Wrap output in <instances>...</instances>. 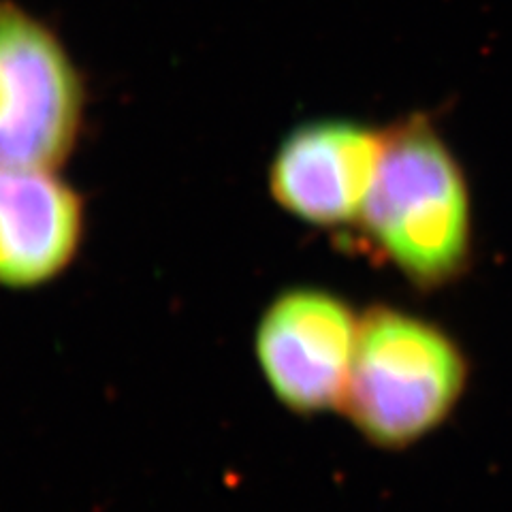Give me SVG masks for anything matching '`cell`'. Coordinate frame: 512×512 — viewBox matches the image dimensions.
Here are the masks:
<instances>
[{
    "label": "cell",
    "instance_id": "cell-1",
    "mask_svg": "<svg viewBox=\"0 0 512 512\" xmlns=\"http://www.w3.org/2000/svg\"><path fill=\"white\" fill-rule=\"evenodd\" d=\"M361 220L412 280L438 284L459 274L470 252V197L453 152L427 120L384 135Z\"/></svg>",
    "mask_w": 512,
    "mask_h": 512
},
{
    "label": "cell",
    "instance_id": "cell-2",
    "mask_svg": "<svg viewBox=\"0 0 512 512\" xmlns=\"http://www.w3.org/2000/svg\"><path fill=\"white\" fill-rule=\"evenodd\" d=\"M466 380L459 348L434 325L395 310H374L359 325L344 402L378 444L414 442L457 402Z\"/></svg>",
    "mask_w": 512,
    "mask_h": 512
},
{
    "label": "cell",
    "instance_id": "cell-3",
    "mask_svg": "<svg viewBox=\"0 0 512 512\" xmlns=\"http://www.w3.org/2000/svg\"><path fill=\"white\" fill-rule=\"evenodd\" d=\"M82 84L60 41L0 3V169H56L82 124Z\"/></svg>",
    "mask_w": 512,
    "mask_h": 512
},
{
    "label": "cell",
    "instance_id": "cell-4",
    "mask_svg": "<svg viewBox=\"0 0 512 512\" xmlns=\"http://www.w3.org/2000/svg\"><path fill=\"white\" fill-rule=\"evenodd\" d=\"M359 327L346 303L323 291L276 299L256 335L259 361L286 406L327 410L344 399Z\"/></svg>",
    "mask_w": 512,
    "mask_h": 512
},
{
    "label": "cell",
    "instance_id": "cell-5",
    "mask_svg": "<svg viewBox=\"0 0 512 512\" xmlns=\"http://www.w3.org/2000/svg\"><path fill=\"white\" fill-rule=\"evenodd\" d=\"M382 148L384 135L355 122L303 124L271 165L274 199L293 216L323 227L361 218Z\"/></svg>",
    "mask_w": 512,
    "mask_h": 512
},
{
    "label": "cell",
    "instance_id": "cell-6",
    "mask_svg": "<svg viewBox=\"0 0 512 512\" xmlns=\"http://www.w3.org/2000/svg\"><path fill=\"white\" fill-rule=\"evenodd\" d=\"M82 203L52 171L0 169V282L35 286L69 265Z\"/></svg>",
    "mask_w": 512,
    "mask_h": 512
}]
</instances>
